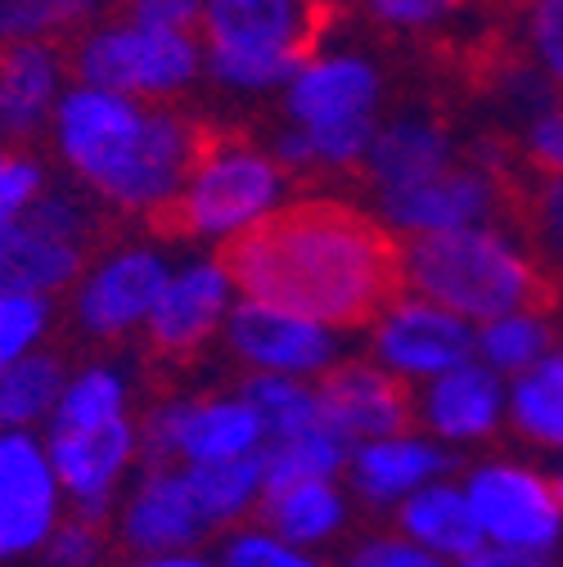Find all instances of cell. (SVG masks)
Returning a JSON list of instances; mask_svg holds the SVG:
<instances>
[{
  "label": "cell",
  "mask_w": 563,
  "mask_h": 567,
  "mask_svg": "<svg viewBox=\"0 0 563 567\" xmlns=\"http://www.w3.org/2000/svg\"><path fill=\"white\" fill-rule=\"evenodd\" d=\"M235 289L325 324H366L383 316L401 279V248L375 217L329 198L298 203L231 239Z\"/></svg>",
  "instance_id": "6da1fadb"
},
{
  "label": "cell",
  "mask_w": 563,
  "mask_h": 567,
  "mask_svg": "<svg viewBox=\"0 0 563 567\" xmlns=\"http://www.w3.org/2000/svg\"><path fill=\"white\" fill-rule=\"evenodd\" d=\"M401 279L419 298H433L478 324L514 307L545 302V284L536 279L532 261L505 235L482 226L414 235L401 248Z\"/></svg>",
  "instance_id": "7a4b0ae2"
},
{
  "label": "cell",
  "mask_w": 563,
  "mask_h": 567,
  "mask_svg": "<svg viewBox=\"0 0 563 567\" xmlns=\"http://www.w3.org/2000/svg\"><path fill=\"white\" fill-rule=\"evenodd\" d=\"M311 10V0H207L213 78L235 91L289 86L320 41Z\"/></svg>",
  "instance_id": "3957f363"
},
{
  "label": "cell",
  "mask_w": 563,
  "mask_h": 567,
  "mask_svg": "<svg viewBox=\"0 0 563 567\" xmlns=\"http://www.w3.org/2000/svg\"><path fill=\"white\" fill-rule=\"evenodd\" d=\"M279 189H285L279 158L207 140V150L194 163L181 194L154 212V226H167L176 235H198V239H222V235L235 239L239 230L257 226L266 212H275Z\"/></svg>",
  "instance_id": "277c9868"
},
{
  "label": "cell",
  "mask_w": 563,
  "mask_h": 567,
  "mask_svg": "<svg viewBox=\"0 0 563 567\" xmlns=\"http://www.w3.org/2000/svg\"><path fill=\"white\" fill-rule=\"evenodd\" d=\"M198 45L190 32L150 28V23H117L100 28L78 50V78L86 86L122 91V95H176L198 73Z\"/></svg>",
  "instance_id": "5b68a950"
},
{
  "label": "cell",
  "mask_w": 563,
  "mask_h": 567,
  "mask_svg": "<svg viewBox=\"0 0 563 567\" xmlns=\"http://www.w3.org/2000/svg\"><path fill=\"white\" fill-rule=\"evenodd\" d=\"M145 126H150V109H140L135 95L86 86V82L78 91H68L54 109L59 154L100 198L126 172L131 154L145 140Z\"/></svg>",
  "instance_id": "8992f818"
},
{
  "label": "cell",
  "mask_w": 563,
  "mask_h": 567,
  "mask_svg": "<svg viewBox=\"0 0 563 567\" xmlns=\"http://www.w3.org/2000/svg\"><path fill=\"white\" fill-rule=\"evenodd\" d=\"M469 505L491 545L523 554L532 567L545 563L563 540L559 486L523 464H482L469 477Z\"/></svg>",
  "instance_id": "52a82bcc"
},
{
  "label": "cell",
  "mask_w": 563,
  "mask_h": 567,
  "mask_svg": "<svg viewBox=\"0 0 563 567\" xmlns=\"http://www.w3.org/2000/svg\"><path fill=\"white\" fill-rule=\"evenodd\" d=\"M266 429L248 396L239 401H163L140 433L150 468L167 460H231L262 451Z\"/></svg>",
  "instance_id": "ba28073f"
},
{
  "label": "cell",
  "mask_w": 563,
  "mask_h": 567,
  "mask_svg": "<svg viewBox=\"0 0 563 567\" xmlns=\"http://www.w3.org/2000/svg\"><path fill=\"white\" fill-rule=\"evenodd\" d=\"M473 320L433 302V298H406L383 307L379 329H375V351L392 374L406 379H433L455 370L478 351V333L469 329Z\"/></svg>",
  "instance_id": "9c48e42d"
},
{
  "label": "cell",
  "mask_w": 563,
  "mask_h": 567,
  "mask_svg": "<svg viewBox=\"0 0 563 567\" xmlns=\"http://www.w3.org/2000/svg\"><path fill=\"white\" fill-rule=\"evenodd\" d=\"M59 523V473L19 429L0 433V558L32 554Z\"/></svg>",
  "instance_id": "30bf717a"
},
{
  "label": "cell",
  "mask_w": 563,
  "mask_h": 567,
  "mask_svg": "<svg viewBox=\"0 0 563 567\" xmlns=\"http://www.w3.org/2000/svg\"><path fill=\"white\" fill-rule=\"evenodd\" d=\"M231 347L257 370H275V374H316L334 361V333L325 320L275 307V302H257L248 298L244 307L231 311Z\"/></svg>",
  "instance_id": "8fae6325"
},
{
  "label": "cell",
  "mask_w": 563,
  "mask_h": 567,
  "mask_svg": "<svg viewBox=\"0 0 563 567\" xmlns=\"http://www.w3.org/2000/svg\"><path fill=\"white\" fill-rule=\"evenodd\" d=\"M501 203L497 176L482 167H447L419 185L406 189H383L379 194V217L406 235H438V230H460V226H482Z\"/></svg>",
  "instance_id": "7c38bea8"
},
{
  "label": "cell",
  "mask_w": 563,
  "mask_h": 567,
  "mask_svg": "<svg viewBox=\"0 0 563 567\" xmlns=\"http://www.w3.org/2000/svg\"><path fill=\"white\" fill-rule=\"evenodd\" d=\"M163 284H167V261L154 248H122L82 284L78 320L95 338H117L140 320H150Z\"/></svg>",
  "instance_id": "4fadbf2b"
},
{
  "label": "cell",
  "mask_w": 563,
  "mask_h": 567,
  "mask_svg": "<svg viewBox=\"0 0 563 567\" xmlns=\"http://www.w3.org/2000/svg\"><path fill=\"white\" fill-rule=\"evenodd\" d=\"M135 429L122 419L104 423V429H86V433H59L50 429V464L59 473V486L78 501V514L86 518H104L109 514V501H113V486L117 477L126 473L131 455H135Z\"/></svg>",
  "instance_id": "5bb4252c"
},
{
  "label": "cell",
  "mask_w": 563,
  "mask_h": 567,
  "mask_svg": "<svg viewBox=\"0 0 563 567\" xmlns=\"http://www.w3.org/2000/svg\"><path fill=\"white\" fill-rule=\"evenodd\" d=\"M231 289H235V275H231L226 261H194V266L167 275L163 293H158V302L145 320L150 342L158 351H172V357L194 351L226 320Z\"/></svg>",
  "instance_id": "9a60e30c"
},
{
  "label": "cell",
  "mask_w": 563,
  "mask_h": 567,
  "mask_svg": "<svg viewBox=\"0 0 563 567\" xmlns=\"http://www.w3.org/2000/svg\"><path fill=\"white\" fill-rule=\"evenodd\" d=\"M320 414L329 429H338L347 442H370L406 433L410 401L406 388L388 374V365H338L325 370L320 388Z\"/></svg>",
  "instance_id": "2e32d148"
},
{
  "label": "cell",
  "mask_w": 563,
  "mask_h": 567,
  "mask_svg": "<svg viewBox=\"0 0 563 567\" xmlns=\"http://www.w3.org/2000/svg\"><path fill=\"white\" fill-rule=\"evenodd\" d=\"M207 532V518L198 514V501L185 482V473L172 468H150V477L140 482L131 495V505L122 514V545L140 558H158L172 549H194Z\"/></svg>",
  "instance_id": "e0dca14e"
},
{
  "label": "cell",
  "mask_w": 563,
  "mask_h": 567,
  "mask_svg": "<svg viewBox=\"0 0 563 567\" xmlns=\"http://www.w3.org/2000/svg\"><path fill=\"white\" fill-rule=\"evenodd\" d=\"M379 104V73L375 63L334 54V59H307L289 82V117L298 126H320L338 117H361Z\"/></svg>",
  "instance_id": "ac0fdd59"
},
{
  "label": "cell",
  "mask_w": 563,
  "mask_h": 567,
  "mask_svg": "<svg viewBox=\"0 0 563 567\" xmlns=\"http://www.w3.org/2000/svg\"><path fill=\"white\" fill-rule=\"evenodd\" d=\"M505 388L501 374L487 361H460L447 374H433V388L424 396V419L429 429L447 442H478L501 423L505 410Z\"/></svg>",
  "instance_id": "d6986e66"
},
{
  "label": "cell",
  "mask_w": 563,
  "mask_h": 567,
  "mask_svg": "<svg viewBox=\"0 0 563 567\" xmlns=\"http://www.w3.org/2000/svg\"><path fill=\"white\" fill-rule=\"evenodd\" d=\"M82 270V244L37 217L0 226V293H54Z\"/></svg>",
  "instance_id": "ffe728a7"
},
{
  "label": "cell",
  "mask_w": 563,
  "mask_h": 567,
  "mask_svg": "<svg viewBox=\"0 0 563 567\" xmlns=\"http://www.w3.org/2000/svg\"><path fill=\"white\" fill-rule=\"evenodd\" d=\"M397 523H401V536H410L414 545H424L438 558H455V563H469L487 545L478 514L469 505V491H455L438 477L406 495Z\"/></svg>",
  "instance_id": "44dd1931"
},
{
  "label": "cell",
  "mask_w": 563,
  "mask_h": 567,
  "mask_svg": "<svg viewBox=\"0 0 563 567\" xmlns=\"http://www.w3.org/2000/svg\"><path fill=\"white\" fill-rule=\"evenodd\" d=\"M59 54L32 41L0 45V135H32L59 95Z\"/></svg>",
  "instance_id": "7402d4cb"
},
{
  "label": "cell",
  "mask_w": 563,
  "mask_h": 567,
  "mask_svg": "<svg viewBox=\"0 0 563 567\" xmlns=\"http://www.w3.org/2000/svg\"><path fill=\"white\" fill-rule=\"evenodd\" d=\"M451 468V455H442L433 442L419 437H370L351 455V477H357V491L375 505L388 501H406L410 491H419L424 482L442 477Z\"/></svg>",
  "instance_id": "603a6c76"
},
{
  "label": "cell",
  "mask_w": 563,
  "mask_h": 567,
  "mask_svg": "<svg viewBox=\"0 0 563 567\" xmlns=\"http://www.w3.org/2000/svg\"><path fill=\"white\" fill-rule=\"evenodd\" d=\"M366 167H370L379 194L406 189V185H419V181H429V176L451 167V140L442 126H433L424 117H401L375 135Z\"/></svg>",
  "instance_id": "cb8c5ba5"
},
{
  "label": "cell",
  "mask_w": 563,
  "mask_h": 567,
  "mask_svg": "<svg viewBox=\"0 0 563 567\" xmlns=\"http://www.w3.org/2000/svg\"><path fill=\"white\" fill-rule=\"evenodd\" d=\"M342 518H347V505L329 486V477H303L279 491H266V523L303 549L329 540L342 527Z\"/></svg>",
  "instance_id": "d4e9b609"
},
{
  "label": "cell",
  "mask_w": 563,
  "mask_h": 567,
  "mask_svg": "<svg viewBox=\"0 0 563 567\" xmlns=\"http://www.w3.org/2000/svg\"><path fill=\"white\" fill-rule=\"evenodd\" d=\"M262 451L248 455H231V460H190L185 482L198 501V514L207 518V527H222L231 518H239L257 495H262Z\"/></svg>",
  "instance_id": "484cf974"
},
{
  "label": "cell",
  "mask_w": 563,
  "mask_h": 567,
  "mask_svg": "<svg viewBox=\"0 0 563 567\" xmlns=\"http://www.w3.org/2000/svg\"><path fill=\"white\" fill-rule=\"evenodd\" d=\"M510 419L528 442L563 451V351H545L536 365L514 374Z\"/></svg>",
  "instance_id": "4316f807"
},
{
  "label": "cell",
  "mask_w": 563,
  "mask_h": 567,
  "mask_svg": "<svg viewBox=\"0 0 563 567\" xmlns=\"http://www.w3.org/2000/svg\"><path fill=\"white\" fill-rule=\"evenodd\" d=\"M347 446H351V442H347L338 429H329V423L270 442V451H262V464H266L262 495L289 486V482H303V477H334V473L351 460Z\"/></svg>",
  "instance_id": "83f0119b"
},
{
  "label": "cell",
  "mask_w": 563,
  "mask_h": 567,
  "mask_svg": "<svg viewBox=\"0 0 563 567\" xmlns=\"http://www.w3.org/2000/svg\"><path fill=\"white\" fill-rule=\"evenodd\" d=\"M63 361L50 351H28L0 374V429H28L63 396Z\"/></svg>",
  "instance_id": "f1b7e54d"
},
{
  "label": "cell",
  "mask_w": 563,
  "mask_h": 567,
  "mask_svg": "<svg viewBox=\"0 0 563 567\" xmlns=\"http://www.w3.org/2000/svg\"><path fill=\"white\" fill-rule=\"evenodd\" d=\"M550 351V324L536 307H514L478 329V357L497 374H523Z\"/></svg>",
  "instance_id": "f546056e"
},
{
  "label": "cell",
  "mask_w": 563,
  "mask_h": 567,
  "mask_svg": "<svg viewBox=\"0 0 563 567\" xmlns=\"http://www.w3.org/2000/svg\"><path fill=\"white\" fill-rule=\"evenodd\" d=\"M244 396H248L253 410L262 414V429H266L270 442L294 437V433H307V429H320V423H325L320 396L307 392V388L298 383V374L262 370L257 379L244 383Z\"/></svg>",
  "instance_id": "4dcf8cb0"
},
{
  "label": "cell",
  "mask_w": 563,
  "mask_h": 567,
  "mask_svg": "<svg viewBox=\"0 0 563 567\" xmlns=\"http://www.w3.org/2000/svg\"><path fill=\"white\" fill-rule=\"evenodd\" d=\"M126 410V388L113 370H86L63 388L59 405L50 410V429L59 433H86V429H104V423L122 419Z\"/></svg>",
  "instance_id": "1f68e13d"
},
{
  "label": "cell",
  "mask_w": 563,
  "mask_h": 567,
  "mask_svg": "<svg viewBox=\"0 0 563 567\" xmlns=\"http://www.w3.org/2000/svg\"><path fill=\"white\" fill-rule=\"evenodd\" d=\"M104 0H0V45L32 41L95 14Z\"/></svg>",
  "instance_id": "d6a6232c"
},
{
  "label": "cell",
  "mask_w": 563,
  "mask_h": 567,
  "mask_svg": "<svg viewBox=\"0 0 563 567\" xmlns=\"http://www.w3.org/2000/svg\"><path fill=\"white\" fill-rule=\"evenodd\" d=\"M45 320V293H0V374L37 347Z\"/></svg>",
  "instance_id": "836d02e7"
},
{
  "label": "cell",
  "mask_w": 563,
  "mask_h": 567,
  "mask_svg": "<svg viewBox=\"0 0 563 567\" xmlns=\"http://www.w3.org/2000/svg\"><path fill=\"white\" fill-rule=\"evenodd\" d=\"M222 563H231V567H307L311 554H307L303 545L285 540L275 527H270V532L248 527V532H231V536H226Z\"/></svg>",
  "instance_id": "e575fe53"
},
{
  "label": "cell",
  "mask_w": 563,
  "mask_h": 567,
  "mask_svg": "<svg viewBox=\"0 0 563 567\" xmlns=\"http://www.w3.org/2000/svg\"><path fill=\"white\" fill-rule=\"evenodd\" d=\"M41 189H45V181H41V167L37 163L0 150V226L19 221L23 212L37 203Z\"/></svg>",
  "instance_id": "d590c367"
},
{
  "label": "cell",
  "mask_w": 563,
  "mask_h": 567,
  "mask_svg": "<svg viewBox=\"0 0 563 567\" xmlns=\"http://www.w3.org/2000/svg\"><path fill=\"white\" fill-rule=\"evenodd\" d=\"M528 28H532V45L545 78L563 91V0H536Z\"/></svg>",
  "instance_id": "8d00e7d4"
},
{
  "label": "cell",
  "mask_w": 563,
  "mask_h": 567,
  "mask_svg": "<svg viewBox=\"0 0 563 567\" xmlns=\"http://www.w3.org/2000/svg\"><path fill=\"white\" fill-rule=\"evenodd\" d=\"M45 554L63 567H78V563H95L100 558V532H95V518H73V523H54L50 540H45Z\"/></svg>",
  "instance_id": "74e56055"
},
{
  "label": "cell",
  "mask_w": 563,
  "mask_h": 567,
  "mask_svg": "<svg viewBox=\"0 0 563 567\" xmlns=\"http://www.w3.org/2000/svg\"><path fill=\"white\" fill-rule=\"evenodd\" d=\"M351 563H361V567H433L442 558L429 554L424 545H414L410 536H375L351 554Z\"/></svg>",
  "instance_id": "f35d334b"
},
{
  "label": "cell",
  "mask_w": 563,
  "mask_h": 567,
  "mask_svg": "<svg viewBox=\"0 0 563 567\" xmlns=\"http://www.w3.org/2000/svg\"><path fill=\"white\" fill-rule=\"evenodd\" d=\"M528 154L545 176H563V109H545L528 126Z\"/></svg>",
  "instance_id": "ab89813d"
},
{
  "label": "cell",
  "mask_w": 563,
  "mask_h": 567,
  "mask_svg": "<svg viewBox=\"0 0 563 567\" xmlns=\"http://www.w3.org/2000/svg\"><path fill=\"white\" fill-rule=\"evenodd\" d=\"M207 14V0H131V19L150 28H176L190 32Z\"/></svg>",
  "instance_id": "60d3db41"
},
{
  "label": "cell",
  "mask_w": 563,
  "mask_h": 567,
  "mask_svg": "<svg viewBox=\"0 0 563 567\" xmlns=\"http://www.w3.org/2000/svg\"><path fill=\"white\" fill-rule=\"evenodd\" d=\"M370 14L392 23V28H424V23H438L442 14H451L460 0H366Z\"/></svg>",
  "instance_id": "b9f144b4"
},
{
  "label": "cell",
  "mask_w": 563,
  "mask_h": 567,
  "mask_svg": "<svg viewBox=\"0 0 563 567\" xmlns=\"http://www.w3.org/2000/svg\"><path fill=\"white\" fill-rule=\"evenodd\" d=\"M536 230H541V244H545L554 270L563 275V176H550L536 198Z\"/></svg>",
  "instance_id": "7bdbcfd3"
},
{
  "label": "cell",
  "mask_w": 563,
  "mask_h": 567,
  "mask_svg": "<svg viewBox=\"0 0 563 567\" xmlns=\"http://www.w3.org/2000/svg\"><path fill=\"white\" fill-rule=\"evenodd\" d=\"M554 486H559V501H563V464H559V477H554Z\"/></svg>",
  "instance_id": "ee69618b"
}]
</instances>
